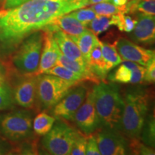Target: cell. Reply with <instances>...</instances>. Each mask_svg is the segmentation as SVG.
<instances>
[{"label":"cell","mask_w":155,"mask_h":155,"mask_svg":"<svg viewBox=\"0 0 155 155\" xmlns=\"http://www.w3.org/2000/svg\"><path fill=\"white\" fill-rule=\"evenodd\" d=\"M49 25L55 27L71 37H78L86 30V27L71 14H65L56 17Z\"/></svg>","instance_id":"obj_16"},{"label":"cell","mask_w":155,"mask_h":155,"mask_svg":"<svg viewBox=\"0 0 155 155\" xmlns=\"http://www.w3.org/2000/svg\"><path fill=\"white\" fill-rule=\"evenodd\" d=\"M71 38L76 43L83 58H85L88 63L89 56H90L93 48L98 41V38L91 31L86 28V30L78 37H71Z\"/></svg>","instance_id":"obj_20"},{"label":"cell","mask_w":155,"mask_h":155,"mask_svg":"<svg viewBox=\"0 0 155 155\" xmlns=\"http://www.w3.org/2000/svg\"><path fill=\"white\" fill-rule=\"evenodd\" d=\"M128 67L130 68L132 71V77H131V84H138L144 82V77L145 73L144 66H141L139 64L132 61H124L123 62Z\"/></svg>","instance_id":"obj_30"},{"label":"cell","mask_w":155,"mask_h":155,"mask_svg":"<svg viewBox=\"0 0 155 155\" xmlns=\"http://www.w3.org/2000/svg\"><path fill=\"white\" fill-rule=\"evenodd\" d=\"M55 122V118L45 112H41L32 121V130L39 136L45 135L52 129Z\"/></svg>","instance_id":"obj_23"},{"label":"cell","mask_w":155,"mask_h":155,"mask_svg":"<svg viewBox=\"0 0 155 155\" xmlns=\"http://www.w3.org/2000/svg\"><path fill=\"white\" fill-rule=\"evenodd\" d=\"M29 0H4L3 9H9L17 7Z\"/></svg>","instance_id":"obj_36"},{"label":"cell","mask_w":155,"mask_h":155,"mask_svg":"<svg viewBox=\"0 0 155 155\" xmlns=\"http://www.w3.org/2000/svg\"><path fill=\"white\" fill-rule=\"evenodd\" d=\"M88 6L86 0H29L17 7L3 9L0 17V41L13 45L56 17Z\"/></svg>","instance_id":"obj_1"},{"label":"cell","mask_w":155,"mask_h":155,"mask_svg":"<svg viewBox=\"0 0 155 155\" xmlns=\"http://www.w3.org/2000/svg\"><path fill=\"white\" fill-rule=\"evenodd\" d=\"M155 15L154 0H130L125 6V14Z\"/></svg>","instance_id":"obj_21"},{"label":"cell","mask_w":155,"mask_h":155,"mask_svg":"<svg viewBox=\"0 0 155 155\" xmlns=\"http://www.w3.org/2000/svg\"><path fill=\"white\" fill-rule=\"evenodd\" d=\"M132 71L130 68L128 67L125 63L121 62L114 72L108 75V80L111 82L117 83H131Z\"/></svg>","instance_id":"obj_27"},{"label":"cell","mask_w":155,"mask_h":155,"mask_svg":"<svg viewBox=\"0 0 155 155\" xmlns=\"http://www.w3.org/2000/svg\"><path fill=\"white\" fill-rule=\"evenodd\" d=\"M88 137L83 135L82 133L78 131L75 137L74 143H73L71 154L72 155H84L86 154V148Z\"/></svg>","instance_id":"obj_32"},{"label":"cell","mask_w":155,"mask_h":155,"mask_svg":"<svg viewBox=\"0 0 155 155\" xmlns=\"http://www.w3.org/2000/svg\"><path fill=\"white\" fill-rule=\"evenodd\" d=\"M144 82L147 83H154L155 81V59H153L145 68Z\"/></svg>","instance_id":"obj_34"},{"label":"cell","mask_w":155,"mask_h":155,"mask_svg":"<svg viewBox=\"0 0 155 155\" xmlns=\"http://www.w3.org/2000/svg\"><path fill=\"white\" fill-rule=\"evenodd\" d=\"M44 28L51 31L54 40L64 55L73 61L88 65L81 50L71 36L51 25H48Z\"/></svg>","instance_id":"obj_14"},{"label":"cell","mask_w":155,"mask_h":155,"mask_svg":"<svg viewBox=\"0 0 155 155\" xmlns=\"http://www.w3.org/2000/svg\"><path fill=\"white\" fill-rule=\"evenodd\" d=\"M56 65H61L69 71H73L77 74L82 75L87 81H92V82L98 83L101 81L96 76V75L92 72L88 65H85L79 62L73 61L65 56L63 53H61L58 58Z\"/></svg>","instance_id":"obj_17"},{"label":"cell","mask_w":155,"mask_h":155,"mask_svg":"<svg viewBox=\"0 0 155 155\" xmlns=\"http://www.w3.org/2000/svg\"><path fill=\"white\" fill-rule=\"evenodd\" d=\"M45 73L55 75V76L64 79L65 81H71V82H75L77 83L81 82V81H86L85 78L82 75L77 74V73L69 71L68 69L58 65H55V66L48 70Z\"/></svg>","instance_id":"obj_25"},{"label":"cell","mask_w":155,"mask_h":155,"mask_svg":"<svg viewBox=\"0 0 155 155\" xmlns=\"http://www.w3.org/2000/svg\"><path fill=\"white\" fill-rule=\"evenodd\" d=\"M5 71L2 65L0 64V79L5 78Z\"/></svg>","instance_id":"obj_39"},{"label":"cell","mask_w":155,"mask_h":155,"mask_svg":"<svg viewBox=\"0 0 155 155\" xmlns=\"http://www.w3.org/2000/svg\"><path fill=\"white\" fill-rule=\"evenodd\" d=\"M114 44L122 60L124 61L134 62L146 67L155 58L154 50L141 47L126 38H119Z\"/></svg>","instance_id":"obj_11"},{"label":"cell","mask_w":155,"mask_h":155,"mask_svg":"<svg viewBox=\"0 0 155 155\" xmlns=\"http://www.w3.org/2000/svg\"><path fill=\"white\" fill-rule=\"evenodd\" d=\"M93 10L98 15H104V16H111L113 15L124 13V9L116 7L108 2H104L93 5L91 7Z\"/></svg>","instance_id":"obj_28"},{"label":"cell","mask_w":155,"mask_h":155,"mask_svg":"<svg viewBox=\"0 0 155 155\" xmlns=\"http://www.w3.org/2000/svg\"><path fill=\"white\" fill-rule=\"evenodd\" d=\"M13 91L15 102L23 108H34L37 98V75H24Z\"/></svg>","instance_id":"obj_12"},{"label":"cell","mask_w":155,"mask_h":155,"mask_svg":"<svg viewBox=\"0 0 155 155\" xmlns=\"http://www.w3.org/2000/svg\"><path fill=\"white\" fill-rule=\"evenodd\" d=\"M86 154L88 155H100L101 152L98 149L97 141L94 135L88 137L86 148Z\"/></svg>","instance_id":"obj_35"},{"label":"cell","mask_w":155,"mask_h":155,"mask_svg":"<svg viewBox=\"0 0 155 155\" xmlns=\"http://www.w3.org/2000/svg\"><path fill=\"white\" fill-rule=\"evenodd\" d=\"M129 1V0H108V2L111 3L112 5H115L116 7L124 9L125 14V6Z\"/></svg>","instance_id":"obj_37"},{"label":"cell","mask_w":155,"mask_h":155,"mask_svg":"<svg viewBox=\"0 0 155 155\" xmlns=\"http://www.w3.org/2000/svg\"><path fill=\"white\" fill-rule=\"evenodd\" d=\"M120 24L118 29L121 32H131L135 28L137 22V18H133L130 15H127L124 13H119Z\"/></svg>","instance_id":"obj_33"},{"label":"cell","mask_w":155,"mask_h":155,"mask_svg":"<svg viewBox=\"0 0 155 155\" xmlns=\"http://www.w3.org/2000/svg\"><path fill=\"white\" fill-rule=\"evenodd\" d=\"M141 140L145 144L154 147L155 143V122L154 113H151L145 119L141 129Z\"/></svg>","instance_id":"obj_24"},{"label":"cell","mask_w":155,"mask_h":155,"mask_svg":"<svg viewBox=\"0 0 155 155\" xmlns=\"http://www.w3.org/2000/svg\"><path fill=\"white\" fill-rule=\"evenodd\" d=\"M99 43L106 68L108 71H110L114 68L121 64L123 60L118 53L115 44H110L107 42H102L100 40Z\"/></svg>","instance_id":"obj_22"},{"label":"cell","mask_w":155,"mask_h":155,"mask_svg":"<svg viewBox=\"0 0 155 155\" xmlns=\"http://www.w3.org/2000/svg\"><path fill=\"white\" fill-rule=\"evenodd\" d=\"M13 91L5 81V78L0 79V111L8 109L14 104Z\"/></svg>","instance_id":"obj_26"},{"label":"cell","mask_w":155,"mask_h":155,"mask_svg":"<svg viewBox=\"0 0 155 155\" xmlns=\"http://www.w3.org/2000/svg\"><path fill=\"white\" fill-rule=\"evenodd\" d=\"M101 154L123 155L130 154L129 142L124 136L115 129L102 127L95 131Z\"/></svg>","instance_id":"obj_8"},{"label":"cell","mask_w":155,"mask_h":155,"mask_svg":"<svg viewBox=\"0 0 155 155\" xmlns=\"http://www.w3.org/2000/svg\"><path fill=\"white\" fill-rule=\"evenodd\" d=\"M122 97L124 108L119 131L129 139H139L150 108V94L147 88L137 86L127 88Z\"/></svg>","instance_id":"obj_2"},{"label":"cell","mask_w":155,"mask_h":155,"mask_svg":"<svg viewBox=\"0 0 155 155\" xmlns=\"http://www.w3.org/2000/svg\"><path fill=\"white\" fill-rule=\"evenodd\" d=\"M88 90L85 86L72 88L62 99L53 106L52 114L55 118L73 121L75 112L86 99Z\"/></svg>","instance_id":"obj_9"},{"label":"cell","mask_w":155,"mask_h":155,"mask_svg":"<svg viewBox=\"0 0 155 155\" xmlns=\"http://www.w3.org/2000/svg\"><path fill=\"white\" fill-rule=\"evenodd\" d=\"M2 12H3V9L2 10H0V17H1V15H2Z\"/></svg>","instance_id":"obj_41"},{"label":"cell","mask_w":155,"mask_h":155,"mask_svg":"<svg viewBox=\"0 0 155 155\" xmlns=\"http://www.w3.org/2000/svg\"><path fill=\"white\" fill-rule=\"evenodd\" d=\"M88 5H94V4L99 3V2H108V0H86Z\"/></svg>","instance_id":"obj_38"},{"label":"cell","mask_w":155,"mask_h":155,"mask_svg":"<svg viewBox=\"0 0 155 155\" xmlns=\"http://www.w3.org/2000/svg\"><path fill=\"white\" fill-rule=\"evenodd\" d=\"M73 121L87 135L94 134L101 127V122L94 104V95L92 90H88L86 99L75 112Z\"/></svg>","instance_id":"obj_10"},{"label":"cell","mask_w":155,"mask_h":155,"mask_svg":"<svg viewBox=\"0 0 155 155\" xmlns=\"http://www.w3.org/2000/svg\"><path fill=\"white\" fill-rule=\"evenodd\" d=\"M77 83L62 79L51 74L37 75V98L43 109L52 108Z\"/></svg>","instance_id":"obj_5"},{"label":"cell","mask_w":155,"mask_h":155,"mask_svg":"<svg viewBox=\"0 0 155 155\" xmlns=\"http://www.w3.org/2000/svg\"><path fill=\"white\" fill-rule=\"evenodd\" d=\"M43 42L40 55V63L36 75L43 74L48 70L55 66L61 51L54 40L52 32L48 29H42Z\"/></svg>","instance_id":"obj_13"},{"label":"cell","mask_w":155,"mask_h":155,"mask_svg":"<svg viewBox=\"0 0 155 155\" xmlns=\"http://www.w3.org/2000/svg\"><path fill=\"white\" fill-rule=\"evenodd\" d=\"M6 152H7V149H6V147L5 145H3L2 143H0V154H6Z\"/></svg>","instance_id":"obj_40"},{"label":"cell","mask_w":155,"mask_h":155,"mask_svg":"<svg viewBox=\"0 0 155 155\" xmlns=\"http://www.w3.org/2000/svg\"><path fill=\"white\" fill-rule=\"evenodd\" d=\"M94 104L101 127L119 131L124 101L116 83L101 81L93 88Z\"/></svg>","instance_id":"obj_3"},{"label":"cell","mask_w":155,"mask_h":155,"mask_svg":"<svg viewBox=\"0 0 155 155\" xmlns=\"http://www.w3.org/2000/svg\"><path fill=\"white\" fill-rule=\"evenodd\" d=\"M88 64L92 72L96 75V76L101 81H104L107 73L109 71L106 68V63L104 61V57H103L99 40L93 48L90 56H89Z\"/></svg>","instance_id":"obj_18"},{"label":"cell","mask_w":155,"mask_h":155,"mask_svg":"<svg viewBox=\"0 0 155 155\" xmlns=\"http://www.w3.org/2000/svg\"><path fill=\"white\" fill-rule=\"evenodd\" d=\"M137 22L133 30L132 39L144 45H152L155 40L154 15L138 14Z\"/></svg>","instance_id":"obj_15"},{"label":"cell","mask_w":155,"mask_h":155,"mask_svg":"<svg viewBox=\"0 0 155 155\" xmlns=\"http://www.w3.org/2000/svg\"><path fill=\"white\" fill-rule=\"evenodd\" d=\"M71 15L74 17L81 24L87 27L91 21L96 17V13L91 8H80L71 12Z\"/></svg>","instance_id":"obj_29"},{"label":"cell","mask_w":155,"mask_h":155,"mask_svg":"<svg viewBox=\"0 0 155 155\" xmlns=\"http://www.w3.org/2000/svg\"><path fill=\"white\" fill-rule=\"evenodd\" d=\"M130 142H129V147L130 152H133L132 154L144 155L154 154V151L152 150V147L144 145L139 141V139H130Z\"/></svg>","instance_id":"obj_31"},{"label":"cell","mask_w":155,"mask_h":155,"mask_svg":"<svg viewBox=\"0 0 155 155\" xmlns=\"http://www.w3.org/2000/svg\"><path fill=\"white\" fill-rule=\"evenodd\" d=\"M77 133V130L58 119L49 132L44 135L42 148L50 154H70Z\"/></svg>","instance_id":"obj_6"},{"label":"cell","mask_w":155,"mask_h":155,"mask_svg":"<svg viewBox=\"0 0 155 155\" xmlns=\"http://www.w3.org/2000/svg\"><path fill=\"white\" fill-rule=\"evenodd\" d=\"M0 133L11 141H19L32 134V114L17 111L5 114L0 119Z\"/></svg>","instance_id":"obj_7"},{"label":"cell","mask_w":155,"mask_h":155,"mask_svg":"<svg viewBox=\"0 0 155 155\" xmlns=\"http://www.w3.org/2000/svg\"><path fill=\"white\" fill-rule=\"evenodd\" d=\"M2 1H4V0H2Z\"/></svg>","instance_id":"obj_42"},{"label":"cell","mask_w":155,"mask_h":155,"mask_svg":"<svg viewBox=\"0 0 155 155\" xmlns=\"http://www.w3.org/2000/svg\"><path fill=\"white\" fill-rule=\"evenodd\" d=\"M120 24L119 14L113 15L111 16L104 15H96V17L89 23L88 26L90 30L95 35H99L100 34L106 32L112 25L119 28Z\"/></svg>","instance_id":"obj_19"},{"label":"cell","mask_w":155,"mask_h":155,"mask_svg":"<svg viewBox=\"0 0 155 155\" xmlns=\"http://www.w3.org/2000/svg\"><path fill=\"white\" fill-rule=\"evenodd\" d=\"M43 42L42 31H36L23 40L19 49L13 55L12 64L22 75H35L40 63Z\"/></svg>","instance_id":"obj_4"}]
</instances>
